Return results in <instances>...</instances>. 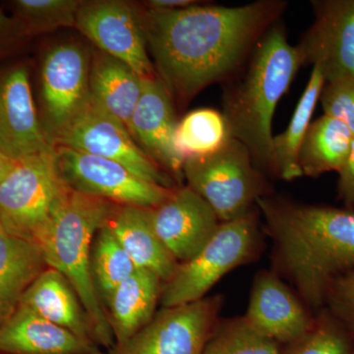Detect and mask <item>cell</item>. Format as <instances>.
Instances as JSON below:
<instances>
[{
	"label": "cell",
	"mask_w": 354,
	"mask_h": 354,
	"mask_svg": "<svg viewBox=\"0 0 354 354\" xmlns=\"http://www.w3.org/2000/svg\"><path fill=\"white\" fill-rule=\"evenodd\" d=\"M2 323H3V320H2L1 317H0V325H1Z\"/></svg>",
	"instance_id": "8d00e7d4"
},
{
	"label": "cell",
	"mask_w": 354,
	"mask_h": 354,
	"mask_svg": "<svg viewBox=\"0 0 354 354\" xmlns=\"http://www.w3.org/2000/svg\"><path fill=\"white\" fill-rule=\"evenodd\" d=\"M178 121L172 95L158 76L143 78V88L130 121L129 132L143 152L174 180L183 177V162L174 148Z\"/></svg>",
	"instance_id": "2e32d148"
},
{
	"label": "cell",
	"mask_w": 354,
	"mask_h": 354,
	"mask_svg": "<svg viewBox=\"0 0 354 354\" xmlns=\"http://www.w3.org/2000/svg\"><path fill=\"white\" fill-rule=\"evenodd\" d=\"M274 0L246 6H193L139 12L156 72L171 95L188 102L234 71L283 12Z\"/></svg>",
	"instance_id": "6da1fadb"
},
{
	"label": "cell",
	"mask_w": 354,
	"mask_h": 354,
	"mask_svg": "<svg viewBox=\"0 0 354 354\" xmlns=\"http://www.w3.org/2000/svg\"><path fill=\"white\" fill-rule=\"evenodd\" d=\"M83 1L79 0H16L15 19L25 36L75 27L76 16Z\"/></svg>",
	"instance_id": "83f0119b"
},
{
	"label": "cell",
	"mask_w": 354,
	"mask_h": 354,
	"mask_svg": "<svg viewBox=\"0 0 354 354\" xmlns=\"http://www.w3.org/2000/svg\"><path fill=\"white\" fill-rule=\"evenodd\" d=\"M91 269L104 305L115 288L137 270L127 251L104 225L97 230L93 242Z\"/></svg>",
	"instance_id": "4316f807"
},
{
	"label": "cell",
	"mask_w": 354,
	"mask_h": 354,
	"mask_svg": "<svg viewBox=\"0 0 354 354\" xmlns=\"http://www.w3.org/2000/svg\"><path fill=\"white\" fill-rule=\"evenodd\" d=\"M260 232L254 209L220 227L192 259L179 264L176 274L164 283L162 308L199 301L228 272L257 256Z\"/></svg>",
	"instance_id": "8992f818"
},
{
	"label": "cell",
	"mask_w": 354,
	"mask_h": 354,
	"mask_svg": "<svg viewBox=\"0 0 354 354\" xmlns=\"http://www.w3.org/2000/svg\"><path fill=\"white\" fill-rule=\"evenodd\" d=\"M55 146L108 158L148 183L165 188L176 187L174 177L143 152L127 127L92 100L57 137Z\"/></svg>",
	"instance_id": "ba28073f"
},
{
	"label": "cell",
	"mask_w": 354,
	"mask_h": 354,
	"mask_svg": "<svg viewBox=\"0 0 354 354\" xmlns=\"http://www.w3.org/2000/svg\"><path fill=\"white\" fill-rule=\"evenodd\" d=\"M75 27L104 51L124 62L142 78L158 76L149 57L139 11L127 1H83Z\"/></svg>",
	"instance_id": "7c38bea8"
},
{
	"label": "cell",
	"mask_w": 354,
	"mask_h": 354,
	"mask_svg": "<svg viewBox=\"0 0 354 354\" xmlns=\"http://www.w3.org/2000/svg\"><path fill=\"white\" fill-rule=\"evenodd\" d=\"M123 247L137 269L153 272L167 283L178 262L156 234L150 209L115 205L104 223Z\"/></svg>",
	"instance_id": "d6986e66"
},
{
	"label": "cell",
	"mask_w": 354,
	"mask_h": 354,
	"mask_svg": "<svg viewBox=\"0 0 354 354\" xmlns=\"http://www.w3.org/2000/svg\"><path fill=\"white\" fill-rule=\"evenodd\" d=\"M164 283L153 272L137 269L115 288L104 304L114 346L124 344L151 322Z\"/></svg>",
	"instance_id": "44dd1931"
},
{
	"label": "cell",
	"mask_w": 354,
	"mask_h": 354,
	"mask_svg": "<svg viewBox=\"0 0 354 354\" xmlns=\"http://www.w3.org/2000/svg\"><path fill=\"white\" fill-rule=\"evenodd\" d=\"M320 101L324 114L341 120L354 136V78L325 82Z\"/></svg>",
	"instance_id": "4dcf8cb0"
},
{
	"label": "cell",
	"mask_w": 354,
	"mask_h": 354,
	"mask_svg": "<svg viewBox=\"0 0 354 354\" xmlns=\"http://www.w3.org/2000/svg\"><path fill=\"white\" fill-rule=\"evenodd\" d=\"M223 298L162 308L151 322L106 354H202L216 326Z\"/></svg>",
	"instance_id": "30bf717a"
},
{
	"label": "cell",
	"mask_w": 354,
	"mask_h": 354,
	"mask_svg": "<svg viewBox=\"0 0 354 354\" xmlns=\"http://www.w3.org/2000/svg\"><path fill=\"white\" fill-rule=\"evenodd\" d=\"M69 191L55 150L21 158L0 181V227L37 243Z\"/></svg>",
	"instance_id": "5b68a950"
},
{
	"label": "cell",
	"mask_w": 354,
	"mask_h": 354,
	"mask_svg": "<svg viewBox=\"0 0 354 354\" xmlns=\"http://www.w3.org/2000/svg\"><path fill=\"white\" fill-rule=\"evenodd\" d=\"M311 3L315 20L297 46L302 64L318 66L325 82L354 78V0Z\"/></svg>",
	"instance_id": "4fadbf2b"
},
{
	"label": "cell",
	"mask_w": 354,
	"mask_h": 354,
	"mask_svg": "<svg viewBox=\"0 0 354 354\" xmlns=\"http://www.w3.org/2000/svg\"><path fill=\"white\" fill-rule=\"evenodd\" d=\"M183 171L188 186L208 203L221 223L244 215L269 191L248 149L232 137L216 153L186 160Z\"/></svg>",
	"instance_id": "52a82bcc"
},
{
	"label": "cell",
	"mask_w": 354,
	"mask_h": 354,
	"mask_svg": "<svg viewBox=\"0 0 354 354\" xmlns=\"http://www.w3.org/2000/svg\"><path fill=\"white\" fill-rule=\"evenodd\" d=\"M116 204L71 189L37 244L48 267L68 279L92 324L95 341L111 351L115 342L106 307L95 288L91 255L95 234Z\"/></svg>",
	"instance_id": "277c9868"
},
{
	"label": "cell",
	"mask_w": 354,
	"mask_h": 354,
	"mask_svg": "<svg viewBox=\"0 0 354 354\" xmlns=\"http://www.w3.org/2000/svg\"><path fill=\"white\" fill-rule=\"evenodd\" d=\"M286 354H353L354 339L346 328L327 310L315 316L304 335L291 342Z\"/></svg>",
	"instance_id": "f546056e"
},
{
	"label": "cell",
	"mask_w": 354,
	"mask_h": 354,
	"mask_svg": "<svg viewBox=\"0 0 354 354\" xmlns=\"http://www.w3.org/2000/svg\"><path fill=\"white\" fill-rule=\"evenodd\" d=\"M279 344L242 317L216 326L202 354H281Z\"/></svg>",
	"instance_id": "f1b7e54d"
},
{
	"label": "cell",
	"mask_w": 354,
	"mask_h": 354,
	"mask_svg": "<svg viewBox=\"0 0 354 354\" xmlns=\"http://www.w3.org/2000/svg\"><path fill=\"white\" fill-rule=\"evenodd\" d=\"M90 97L99 108L130 128L143 88V78L124 62L99 50L91 57Z\"/></svg>",
	"instance_id": "7402d4cb"
},
{
	"label": "cell",
	"mask_w": 354,
	"mask_h": 354,
	"mask_svg": "<svg viewBox=\"0 0 354 354\" xmlns=\"http://www.w3.org/2000/svg\"><path fill=\"white\" fill-rule=\"evenodd\" d=\"M24 36L17 21L7 17L0 8V53L6 50L7 46L13 43L14 39Z\"/></svg>",
	"instance_id": "836d02e7"
},
{
	"label": "cell",
	"mask_w": 354,
	"mask_h": 354,
	"mask_svg": "<svg viewBox=\"0 0 354 354\" xmlns=\"http://www.w3.org/2000/svg\"><path fill=\"white\" fill-rule=\"evenodd\" d=\"M55 150L37 113L27 67H11L0 74V152L19 160Z\"/></svg>",
	"instance_id": "9a60e30c"
},
{
	"label": "cell",
	"mask_w": 354,
	"mask_h": 354,
	"mask_svg": "<svg viewBox=\"0 0 354 354\" xmlns=\"http://www.w3.org/2000/svg\"><path fill=\"white\" fill-rule=\"evenodd\" d=\"M19 306L97 344L92 324L80 298L68 279L57 270L46 269L26 291Z\"/></svg>",
	"instance_id": "ffe728a7"
},
{
	"label": "cell",
	"mask_w": 354,
	"mask_h": 354,
	"mask_svg": "<svg viewBox=\"0 0 354 354\" xmlns=\"http://www.w3.org/2000/svg\"><path fill=\"white\" fill-rule=\"evenodd\" d=\"M329 311L354 339V271L337 279L326 301Z\"/></svg>",
	"instance_id": "1f68e13d"
},
{
	"label": "cell",
	"mask_w": 354,
	"mask_h": 354,
	"mask_svg": "<svg viewBox=\"0 0 354 354\" xmlns=\"http://www.w3.org/2000/svg\"><path fill=\"white\" fill-rule=\"evenodd\" d=\"M230 137L223 113L213 109L191 111L178 121L174 136V151L183 164L220 150Z\"/></svg>",
	"instance_id": "484cf974"
},
{
	"label": "cell",
	"mask_w": 354,
	"mask_h": 354,
	"mask_svg": "<svg viewBox=\"0 0 354 354\" xmlns=\"http://www.w3.org/2000/svg\"><path fill=\"white\" fill-rule=\"evenodd\" d=\"M60 174L71 189L123 206L152 209L174 188L148 183L113 160L55 146Z\"/></svg>",
	"instance_id": "8fae6325"
},
{
	"label": "cell",
	"mask_w": 354,
	"mask_h": 354,
	"mask_svg": "<svg viewBox=\"0 0 354 354\" xmlns=\"http://www.w3.org/2000/svg\"><path fill=\"white\" fill-rule=\"evenodd\" d=\"M277 271L311 311L325 309L335 281L354 271V211L276 198L258 200Z\"/></svg>",
	"instance_id": "7a4b0ae2"
},
{
	"label": "cell",
	"mask_w": 354,
	"mask_h": 354,
	"mask_svg": "<svg viewBox=\"0 0 354 354\" xmlns=\"http://www.w3.org/2000/svg\"><path fill=\"white\" fill-rule=\"evenodd\" d=\"M91 57L81 44L62 43L46 53L41 64V125L50 143L90 102Z\"/></svg>",
	"instance_id": "9c48e42d"
},
{
	"label": "cell",
	"mask_w": 354,
	"mask_h": 354,
	"mask_svg": "<svg viewBox=\"0 0 354 354\" xmlns=\"http://www.w3.org/2000/svg\"><path fill=\"white\" fill-rule=\"evenodd\" d=\"M353 354H354V353Z\"/></svg>",
	"instance_id": "f35d334b"
},
{
	"label": "cell",
	"mask_w": 354,
	"mask_h": 354,
	"mask_svg": "<svg viewBox=\"0 0 354 354\" xmlns=\"http://www.w3.org/2000/svg\"><path fill=\"white\" fill-rule=\"evenodd\" d=\"M324 85L325 78L322 71L315 65L290 124L286 131L272 138L277 176L283 180L290 181L304 176L298 162V155L307 130L311 124V118L317 102L320 100Z\"/></svg>",
	"instance_id": "d4e9b609"
},
{
	"label": "cell",
	"mask_w": 354,
	"mask_h": 354,
	"mask_svg": "<svg viewBox=\"0 0 354 354\" xmlns=\"http://www.w3.org/2000/svg\"><path fill=\"white\" fill-rule=\"evenodd\" d=\"M302 65L297 46L274 26L256 43L243 78L225 93L223 114L230 137L248 149L260 171L277 174L272 116Z\"/></svg>",
	"instance_id": "3957f363"
},
{
	"label": "cell",
	"mask_w": 354,
	"mask_h": 354,
	"mask_svg": "<svg viewBox=\"0 0 354 354\" xmlns=\"http://www.w3.org/2000/svg\"><path fill=\"white\" fill-rule=\"evenodd\" d=\"M0 353L106 354L94 342L22 306L0 325Z\"/></svg>",
	"instance_id": "ac0fdd59"
},
{
	"label": "cell",
	"mask_w": 354,
	"mask_h": 354,
	"mask_svg": "<svg viewBox=\"0 0 354 354\" xmlns=\"http://www.w3.org/2000/svg\"><path fill=\"white\" fill-rule=\"evenodd\" d=\"M0 354H3V353H0Z\"/></svg>",
	"instance_id": "74e56055"
},
{
	"label": "cell",
	"mask_w": 354,
	"mask_h": 354,
	"mask_svg": "<svg viewBox=\"0 0 354 354\" xmlns=\"http://www.w3.org/2000/svg\"><path fill=\"white\" fill-rule=\"evenodd\" d=\"M244 319L279 344H291L306 334L315 317L276 272H259L254 281Z\"/></svg>",
	"instance_id": "e0dca14e"
},
{
	"label": "cell",
	"mask_w": 354,
	"mask_h": 354,
	"mask_svg": "<svg viewBox=\"0 0 354 354\" xmlns=\"http://www.w3.org/2000/svg\"><path fill=\"white\" fill-rule=\"evenodd\" d=\"M353 138L344 122L326 114L311 122L298 155L302 174L319 177L339 171L351 152Z\"/></svg>",
	"instance_id": "cb8c5ba5"
},
{
	"label": "cell",
	"mask_w": 354,
	"mask_h": 354,
	"mask_svg": "<svg viewBox=\"0 0 354 354\" xmlns=\"http://www.w3.org/2000/svg\"><path fill=\"white\" fill-rule=\"evenodd\" d=\"M48 263L36 242L9 234L0 227V317L7 320Z\"/></svg>",
	"instance_id": "603a6c76"
},
{
	"label": "cell",
	"mask_w": 354,
	"mask_h": 354,
	"mask_svg": "<svg viewBox=\"0 0 354 354\" xmlns=\"http://www.w3.org/2000/svg\"><path fill=\"white\" fill-rule=\"evenodd\" d=\"M17 160L7 157L3 153L0 152V181L7 176L9 171L12 169Z\"/></svg>",
	"instance_id": "d590c367"
},
{
	"label": "cell",
	"mask_w": 354,
	"mask_h": 354,
	"mask_svg": "<svg viewBox=\"0 0 354 354\" xmlns=\"http://www.w3.org/2000/svg\"><path fill=\"white\" fill-rule=\"evenodd\" d=\"M146 9L157 11L179 10L199 3L195 0H150L144 2Z\"/></svg>",
	"instance_id": "e575fe53"
},
{
	"label": "cell",
	"mask_w": 354,
	"mask_h": 354,
	"mask_svg": "<svg viewBox=\"0 0 354 354\" xmlns=\"http://www.w3.org/2000/svg\"><path fill=\"white\" fill-rule=\"evenodd\" d=\"M150 213L156 234L178 264L195 257L221 225L208 203L188 185L174 187Z\"/></svg>",
	"instance_id": "5bb4252c"
},
{
	"label": "cell",
	"mask_w": 354,
	"mask_h": 354,
	"mask_svg": "<svg viewBox=\"0 0 354 354\" xmlns=\"http://www.w3.org/2000/svg\"><path fill=\"white\" fill-rule=\"evenodd\" d=\"M337 174V198L344 202V208L354 211V138L351 152Z\"/></svg>",
	"instance_id": "d6a6232c"
}]
</instances>
